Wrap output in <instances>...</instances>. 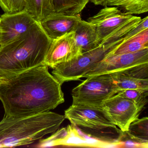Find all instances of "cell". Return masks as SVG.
<instances>
[{"mask_svg": "<svg viewBox=\"0 0 148 148\" xmlns=\"http://www.w3.org/2000/svg\"><path fill=\"white\" fill-rule=\"evenodd\" d=\"M148 48V28L127 40H125L109 55L136 52Z\"/></svg>", "mask_w": 148, "mask_h": 148, "instance_id": "15", "label": "cell"}, {"mask_svg": "<svg viewBox=\"0 0 148 148\" xmlns=\"http://www.w3.org/2000/svg\"><path fill=\"white\" fill-rule=\"evenodd\" d=\"M116 94L132 101L141 111L148 103V90H124L119 92Z\"/></svg>", "mask_w": 148, "mask_h": 148, "instance_id": "20", "label": "cell"}, {"mask_svg": "<svg viewBox=\"0 0 148 148\" xmlns=\"http://www.w3.org/2000/svg\"><path fill=\"white\" fill-rule=\"evenodd\" d=\"M118 92L110 73L91 76L73 89L72 104L102 108L105 101Z\"/></svg>", "mask_w": 148, "mask_h": 148, "instance_id": "5", "label": "cell"}, {"mask_svg": "<svg viewBox=\"0 0 148 148\" xmlns=\"http://www.w3.org/2000/svg\"><path fill=\"white\" fill-rule=\"evenodd\" d=\"M148 63V48L136 52L109 55L87 72L84 77L108 74Z\"/></svg>", "mask_w": 148, "mask_h": 148, "instance_id": "9", "label": "cell"}, {"mask_svg": "<svg viewBox=\"0 0 148 148\" xmlns=\"http://www.w3.org/2000/svg\"><path fill=\"white\" fill-rule=\"evenodd\" d=\"M65 119L50 111L24 116L5 115L0 122V147L32 143L58 131Z\"/></svg>", "mask_w": 148, "mask_h": 148, "instance_id": "3", "label": "cell"}, {"mask_svg": "<svg viewBox=\"0 0 148 148\" xmlns=\"http://www.w3.org/2000/svg\"><path fill=\"white\" fill-rule=\"evenodd\" d=\"M0 7L5 13L12 14L25 11L24 0H0Z\"/></svg>", "mask_w": 148, "mask_h": 148, "instance_id": "21", "label": "cell"}, {"mask_svg": "<svg viewBox=\"0 0 148 148\" xmlns=\"http://www.w3.org/2000/svg\"><path fill=\"white\" fill-rule=\"evenodd\" d=\"M6 79L4 78L1 77H0V83H1V82H3L4 80Z\"/></svg>", "mask_w": 148, "mask_h": 148, "instance_id": "24", "label": "cell"}, {"mask_svg": "<svg viewBox=\"0 0 148 148\" xmlns=\"http://www.w3.org/2000/svg\"><path fill=\"white\" fill-rule=\"evenodd\" d=\"M89 1L96 5H101L105 7L109 0H89Z\"/></svg>", "mask_w": 148, "mask_h": 148, "instance_id": "23", "label": "cell"}, {"mask_svg": "<svg viewBox=\"0 0 148 148\" xmlns=\"http://www.w3.org/2000/svg\"><path fill=\"white\" fill-rule=\"evenodd\" d=\"M74 32L53 40L46 55L44 64L52 69L64 62L71 61L82 55Z\"/></svg>", "mask_w": 148, "mask_h": 148, "instance_id": "11", "label": "cell"}, {"mask_svg": "<svg viewBox=\"0 0 148 148\" xmlns=\"http://www.w3.org/2000/svg\"><path fill=\"white\" fill-rule=\"evenodd\" d=\"M52 40L38 22L18 39L0 50V77L8 79L43 64Z\"/></svg>", "mask_w": 148, "mask_h": 148, "instance_id": "2", "label": "cell"}, {"mask_svg": "<svg viewBox=\"0 0 148 148\" xmlns=\"http://www.w3.org/2000/svg\"><path fill=\"white\" fill-rule=\"evenodd\" d=\"M125 40V37L116 41L105 40L95 49L84 53L73 60L56 66L53 69V75L62 84L79 80Z\"/></svg>", "mask_w": 148, "mask_h": 148, "instance_id": "4", "label": "cell"}, {"mask_svg": "<svg viewBox=\"0 0 148 148\" xmlns=\"http://www.w3.org/2000/svg\"><path fill=\"white\" fill-rule=\"evenodd\" d=\"M2 46H1V34H0V50L1 49Z\"/></svg>", "mask_w": 148, "mask_h": 148, "instance_id": "25", "label": "cell"}, {"mask_svg": "<svg viewBox=\"0 0 148 148\" xmlns=\"http://www.w3.org/2000/svg\"><path fill=\"white\" fill-rule=\"evenodd\" d=\"M125 132L133 142L148 147V118L137 119L130 124Z\"/></svg>", "mask_w": 148, "mask_h": 148, "instance_id": "18", "label": "cell"}, {"mask_svg": "<svg viewBox=\"0 0 148 148\" xmlns=\"http://www.w3.org/2000/svg\"><path fill=\"white\" fill-rule=\"evenodd\" d=\"M102 109L107 118L123 132L128 130L130 124L138 118L141 111L132 101L117 94L105 101Z\"/></svg>", "mask_w": 148, "mask_h": 148, "instance_id": "7", "label": "cell"}, {"mask_svg": "<svg viewBox=\"0 0 148 148\" xmlns=\"http://www.w3.org/2000/svg\"><path fill=\"white\" fill-rule=\"evenodd\" d=\"M123 12L119 8L105 6L98 13L90 17L87 21L95 26L99 45L109 35L117 31L134 18Z\"/></svg>", "mask_w": 148, "mask_h": 148, "instance_id": "8", "label": "cell"}, {"mask_svg": "<svg viewBox=\"0 0 148 148\" xmlns=\"http://www.w3.org/2000/svg\"><path fill=\"white\" fill-rule=\"evenodd\" d=\"M77 44L83 53L98 46L97 35L95 26L87 21L81 19L74 31Z\"/></svg>", "mask_w": 148, "mask_h": 148, "instance_id": "14", "label": "cell"}, {"mask_svg": "<svg viewBox=\"0 0 148 148\" xmlns=\"http://www.w3.org/2000/svg\"><path fill=\"white\" fill-rule=\"evenodd\" d=\"M110 74L119 92L133 89L148 90V63Z\"/></svg>", "mask_w": 148, "mask_h": 148, "instance_id": "12", "label": "cell"}, {"mask_svg": "<svg viewBox=\"0 0 148 148\" xmlns=\"http://www.w3.org/2000/svg\"><path fill=\"white\" fill-rule=\"evenodd\" d=\"M62 84L42 64L0 83L5 115L30 116L53 110L64 102Z\"/></svg>", "mask_w": 148, "mask_h": 148, "instance_id": "1", "label": "cell"}, {"mask_svg": "<svg viewBox=\"0 0 148 148\" xmlns=\"http://www.w3.org/2000/svg\"><path fill=\"white\" fill-rule=\"evenodd\" d=\"M81 19L79 14L68 16L53 13L38 23L46 35L53 40L74 32Z\"/></svg>", "mask_w": 148, "mask_h": 148, "instance_id": "13", "label": "cell"}, {"mask_svg": "<svg viewBox=\"0 0 148 148\" xmlns=\"http://www.w3.org/2000/svg\"><path fill=\"white\" fill-rule=\"evenodd\" d=\"M89 0H51L53 13L68 16L79 14Z\"/></svg>", "mask_w": 148, "mask_h": 148, "instance_id": "16", "label": "cell"}, {"mask_svg": "<svg viewBox=\"0 0 148 148\" xmlns=\"http://www.w3.org/2000/svg\"><path fill=\"white\" fill-rule=\"evenodd\" d=\"M25 11L39 22L53 13L51 0H24Z\"/></svg>", "mask_w": 148, "mask_h": 148, "instance_id": "17", "label": "cell"}, {"mask_svg": "<svg viewBox=\"0 0 148 148\" xmlns=\"http://www.w3.org/2000/svg\"><path fill=\"white\" fill-rule=\"evenodd\" d=\"M106 6L119 8L129 14H139L148 11V0H109Z\"/></svg>", "mask_w": 148, "mask_h": 148, "instance_id": "19", "label": "cell"}, {"mask_svg": "<svg viewBox=\"0 0 148 148\" xmlns=\"http://www.w3.org/2000/svg\"><path fill=\"white\" fill-rule=\"evenodd\" d=\"M37 22L25 11L12 14H2L0 17L1 43L2 47L24 36Z\"/></svg>", "mask_w": 148, "mask_h": 148, "instance_id": "10", "label": "cell"}, {"mask_svg": "<svg viewBox=\"0 0 148 148\" xmlns=\"http://www.w3.org/2000/svg\"><path fill=\"white\" fill-rule=\"evenodd\" d=\"M64 116L73 125L94 134L120 130L107 118L102 108L72 104Z\"/></svg>", "mask_w": 148, "mask_h": 148, "instance_id": "6", "label": "cell"}, {"mask_svg": "<svg viewBox=\"0 0 148 148\" xmlns=\"http://www.w3.org/2000/svg\"><path fill=\"white\" fill-rule=\"evenodd\" d=\"M147 28H148V17L146 16L142 19L139 23L128 33L125 36V40L128 39Z\"/></svg>", "mask_w": 148, "mask_h": 148, "instance_id": "22", "label": "cell"}]
</instances>
